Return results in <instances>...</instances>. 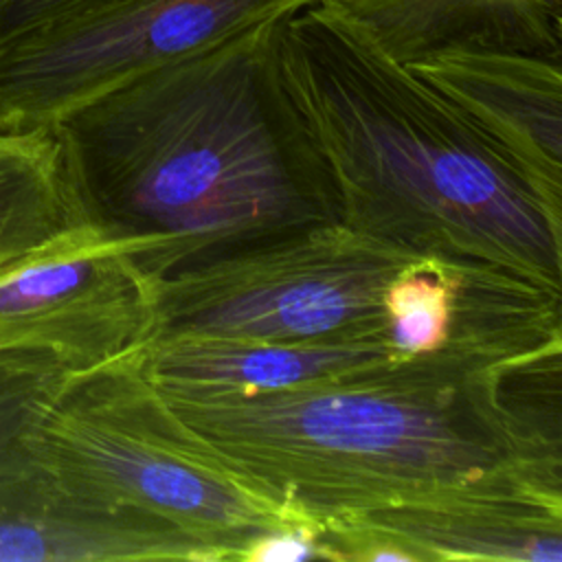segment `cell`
I'll list each match as a JSON object with an SVG mask.
<instances>
[{"instance_id": "obj_14", "label": "cell", "mask_w": 562, "mask_h": 562, "mask_svg": "<svg viewBox=\"0 0 562 562\" xmlns=\"http://www.w3.org/2000/svg\"><path fill=\"white\" fill-rule=\"evenodd\" d=\"M465 261L422 255L406 263L382 294L386 338L402 358L450 345Z\"/></svg>"}, {"instance_id": "obj_1", "label": "cell", "mask_w": 562, "mask_h": 562, "mask_svg": "<svg viewBox=\"0 0 562 562\" xmlns=\"http://www.w3.org/2000/svg\"><path fill=\"white\" fill-rule=\"evenodd\" d=\"M283 18L154 68L48 127L75 222L145 244L138 266L156 281L338 222L281 77Z\"/></svg>"}, {"instance_id": "obj_16", "label": "cell", "mask_w": 562, "mask_h": 562, "mask_svg": "<svg viewBox=\"0 0 562 562\" xmlns=\"http://www.w3.org/2000/svg\"><path fill=\"white\" fill-rule=\"evenodd\" d=\"M323 527H294L272 531L252 540L241 562H296V560H329L327 544L321 538Z\"/></svg>"}, {"instance_id": "obj_3", "label": "cell", "mask_w": 562, "mask_h": 562, "mask_svg": "<svg viewBox=\"0 0 562 562\" xmlns=\"http://www.w3.org/2000/svg\"><path fill=\"white\" fill-rule=\"evenodd\" d=\"M279 66L340 224L562 292V206L435 86L325 0L281 20Z\"/></svg>"}, {"instance_id": "obj_17", "label": "cell", "mask_w": 562, "mask_h": 562, "mask_svg": "<svg viewBox=\"0 0 562 562\" xmlns=\"http://www.w3.org/2000/svg\"><path fill=\"white\" fill-rule=\"evenodd\" d=\"M99 0H0V44Z\"/></svg>"}, {"instance_id": "obj_8", "label": "cell", "mask_w": 562, "mask_h": 562, "mask_svg": "<svg viewBox=\"0 0 562 562\" xmlns=\"http://www.w3.org/2000/svg\"><path fill=\"white\" fill-rule=\"evenodd\" d=\"M215 562L176 525L97 501L42 463L24 435L0 452V562Z\"/></svg>"}, {"instance_id": "obj_2", "label": "cell", "mask_w": 562, "mask_h": 562, "mask_svg": "<svg viewBox=\"0 0 562 562\" xmlns=\"http://www.w3.org/2000/svg\"><path fill=\"white\" fill-rule=\"evenodd\" d=\"M162 395L228 468L321 525L481 481L562 490V342L520 358L448 345L285 391Z\"/></svg>"}, {"instance_id": "obj_6", "label": "cell", "mask_w": 562, "mask_h": 562, "mask_svg": "<svg viewBox=\"0 0 562 562\" xmlns=\"http://www.w3.org/2000/svg\"><path fill=\"white\" fill-rule=\"evenodd\" d=\"M318 0H99L0 44V132L75 108Z\"/></svg>"}, {"instance_id": "obj_4", "label": "cell", "mask_w": 562, "mask_h": 562, "mask_svg": "<svg viewBox=\"0 0 562 562\" xmlns=\"http://www.w3.org/2000/svg\"><path fill=\"white\" fill-rule=\"evenodd\" d=\"M24 443L70 487L176 525L215 562H241L246 547L272 531L323 527L266 496L193 435L138 351L66 373Z\"/></svg>"}, {"instance_id": "obj_11", "label": "cell", "mask_w": 562, "mask_h": 562, "mask_svg": "<svg viewBox=\"0 0 562 562\" xmlns=\"http://www.w3.org/2000/svg\"><path fill=\"white\" fill-rule=\"evenodd\" d=\"M162 393L257 395L294 389L397 356L389 338L272 340L241 336H169L138 349Z\"/></svg>"}, {"instance_id": "obj_10", "label": "cell", "mask_w": 562, "mask_h": 562, "mask_svg": "<svg viewBox=\"0 0 562 562\" xmlns=\"http://www.w3.org/2000/svg\"><path fill=\"white\" fill-rule=\"evenodd\" d=\"M459 105L562 206V70L558 57L501 48H450L406 64Z\"/></svg>"}, {"instance_id": "obj_7", "label": "cell", "mask_w": 562, "mask_h": 562, "mask_svg": "<svg viewBox=\"0 0 562 562\" xmlns=\"http://www.w3.org/2000/svg\"><path fill=\"white\" fill-rule=\"evenodd\" d=\"M145 244L75 222L0 270V351H40L79 373L138 351L154 331Z\"/></svg>"}, {"instance_id": "obj_5", "label": "cell", "mask_w": 562, "mask_h": 562, "mask_svg": "<svg viewBox=\"0 0 562 562\" xmlns=\"http://www.w3.org/2000/svg\"><path fill=\"white\" fill-rule=\"evenodd\" d=\"M419 257L340 222L307 226L158 279L149 340L386 338L382 294Z\"/></svg>"}, {"instance_id": "obj_12", "label": "cell", "mask_w": 562, "mask_h": 562, "mask_svg": "<svg viewBox=\"0 0 562 562\" xmlns=\"http://www.w3.org/2000/svg\"><path fill=\"white\" fill-rule=\"evenodd\" d=\"M402 64L450 48L562 59V0H325Z\"/></svg>"}, {"instance_id": "obj_15", "label": "cell", "mask_w": 562, "mask_h": 562, "mask_svg": "<svg viewBox=\"0 0 562 562\" xmlns=\"http://www.w3.org/2000/svg\"><path fill=\"white\" fill-rule=\"evenodd\" d=\"M66 373L48 353L0 351V452L29 430Z\"/></svg>"}, {"instance_id": "obj_13", "label": "cell", "mask_w": 562, "mask_h": 562, "mask_svg": "<svg viewBox=\"0 0 562 562\" xmlns=\"http://www.w3.org/2000/svg\"><path fill=\"white\" fill-rule=\"evenodd\" d=\"M75 224L50 130L0 132V270Z\"/></svg>"}, {"instance_id": "obj_9", "label": "cell", "mask_w": 562, "mask_h": 562, "mask_svg": "<svg viewBox=\"0 0 562 562\" xmlns=\"http://www.w3.org/2000/svg\"><path fill=\"white\" fill-rule=\"evenodd\" d=\"M325 522L382 538L406 562H562V490L533 483H468Z\"/></svg>"}]
</instances>
